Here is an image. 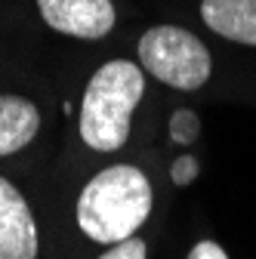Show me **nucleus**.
Here are the masks:
<instances>
[{
  "instance_id": "nucleus-10",
  "label": "nucleus",
  "mask_w": 256,
  "mask_h": 259,
  "mask_svg": "<svg viewBox=\"0 0 256 259\" xmlns=\"http://www.w3.org/2000/svg\"><path fill=\"white\" fill-rule=\"evenodd\" d=\"M170 176H173V182H176V185H188L191 179L198 176V160L191 157V154H182V157H176V164H173Z\"/></svg>"
},
{
  "instance_id": "nucleus-1",
  "label": "nucleus",
  "mask_w": 256,
  "mask_h": 259,
  "mask_svg": "<svg viewBox=\"0 0 256 259\" xmlns=\"http://www.w3.org/2000/svg\"><path fill=\"white\" fill-rule=\"evenodd\" d=\"M151 213V182L142 170L117 164L96 173L77 198V225L96 244L133 238Z\"/></svg>"
},
{
  "instance_id": "nucleus-3",
  "label": "nucleus",
  "mask_w": 256,
  "mask_h": 259,
  "mask_svg": "<svg viewBox=\"0 0 256 259\" xmlns=\"http://www.w3.org/2000/svg\"><path fill=\"white\" fill-rule=\"evenodd\" d=\"M139 62L145 71L161 83L176 90H198L210 77V53L207 47L185 28L154 25L139 40Z\"/></svg>"
},
{
  "instance_id": "nucleus-6",
  "label": "nucleus",
  "mask_w": 256,
  "mask_h": 259,
  "mask_svg": "<svg viewBox=\"0 0 256 259\" xmlns=\"http://www.w3.org/2000/svg\"><path fill=\"white\" fill-rule=\"evenodd\" d=\"M201 16L216 34L256 47V0H204Z\"/></svg>"
},
{
  "instance_id": "nucleus-7",
  "label": "nucleus",
  "mask_w": 256,
  "mask_h": 259,
  "mask_svg": "<svg viewBox=\"0 0 256 259\" xmlns=\"http://www.w3.org/2000/svg\"><path fill=\"white\" fill-rule=\"evenodd\" d=\"M40 130V111L22 96H0V157L22 151Z\"/></svg>"
},
{
  "instance_id": "nucleus-5",
  "label": "nucleus",
  "mask_w": 256,
  "mask_h": 259,
  "mask_svg": "<svg viewBox=\"0 0 256 259\" xmlns=\"http://www.w3.org/2000/svg\"><path fill=\"white\" fill-rule=\"evenodd\" d=\"M0 259H37V225L25 198L0 176Z\"/></svg>"
},
{
  "instance_id": "nucleus-2",
  "label": "nucleus",
  "mask_w": 256,
  "mask_h": 259,
  "mask_svg": "<svg viewBox=\"0 0 256 259\" xmlns=\"http://www.w3.org/2000/svg\"><path fill=\"white\" fill-rule=\"evenodd\" d=\"M145 93L139 65L114 59L105 62L87 83L80 105V139L96 151H117L130 139V117Z\"/></svg>"
},
{
  "instance_id": "nucleus-4",
  "label": "nucleus",
  "mask_w": 256,
  "mask_h": 259,
  "mask_svg": "<svg viewBox=\"0 0 256 259\" xmlns=\"http://www.w3.org/2000/svg\"><path fill=\"white\" fill-rule=\"evenodd\" d=\"M37 10L53 31L83 40L105 37L114 28L111 0H37Z\"/></svg>"
},
{
  "instance_id": "nucleus-8",
  "label": "nucleus",
  "mask_w": 256,
  "mask_h": 259,
  "mask_svg": "<svg viewBox=\"0 0 256 259\" xmlns=\"http://www.w3.org/2000/svg\"><path fill=\"white\" fill-rule=\"evenodd\" d=\"M198 126H201V123H198L195 111L179 108V111L170 117V139H173V142H179V145H188V142H195Z\"/></svg>"
},
{
  "instance_id": "nucleus-11",
  "label": "nucleus",
  "mask_w": 256,
  "mask_h": 259,
  "mask_svg": "<svg viewBox=\"0 0 256 259\" xmlns=\"http://www.w3.org/2000/svg\"><path fill=\"white\" fill-rule=\"evenodd\" d=\"M188 259H229V256H226V250H222L219 244H213V241H201V244L191 247Z\"/></svg>"
},
{
  "instance_id": "nucleus-9",
  "label": "nucleus",
  "mask_w": 256,
  "mask_h": 259,
  "mask_svg": "<svg viewBox=\"0 0 256 259\" xmlns=\"http://www.w3.org/2000/svg\"><path fill=\"white\" fill-rule=\"evenodd\" d=\"M99 259H145V241H139V238H126V241L114 244L108 253H102Z\"/></svg>"
}]
</instances>
